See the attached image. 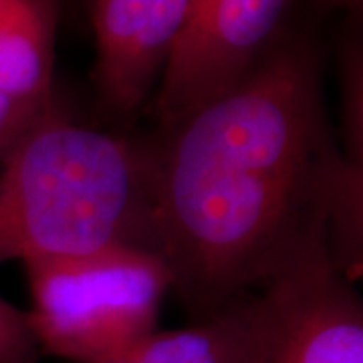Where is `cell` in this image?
<instances>
[{"label": "cell", "mask_w": 363, "mask_h": 363, "mask_svg": "<svg viewBox=\"0 0 363 363\" xmlns=\"http://www.w3.org/2000/svg\"><path fill=\"white\" fill-rule=\"evenodd\" d=\"M362 166L333 142L319 51L283 30L220 95L152 145L145 248L202 319L329 245L355 279Z\"/></svg>", "instance_id": "cell-1"}, {"label": "cell", "mask_w": 363, "mask_h": 363, "mask_svg": "<svg viewBox=\"0 0 363 363\" xmlns=\"http://www.w3.org/2000/svg\"><path fill=\"white\" fill-rule=\"evenodd\" d=\"M39 359L40 351L26 311L0 297V363H39Z\"/></svg>", "instance_id": "cell-9"}, {"label": "cell", "mask_w": 363, "mask_h": 363, "mask_svg": "<svg viewBox=\"0 0 363 363\" xmlns=\"http://www.w3.org/2000/svg\"><path fill=\"white\" fill-rule=\"evenodd\" d=\"M325 2H331V4H350V6L359 4V0H325Z\"/></svg>", "instance_id": "cell-11"}, {"label": "cell", "mask_w": 363, "mask_h": 363, "mask_svg": "<svg viewBox=\"0 0 363 363\" xmlns=\"http://www.w3.org/2000/svg\"><path fill=\"white\" fill-rule=\"evenodd\" d=\"M277 319L279 297L269 285L188 327L156 329L99 363H257Z\"/></svg>", "instance_id": "cell-7"}, {"label": "cell", "mask_w": 363, "mask_h": 363, "mask_svg": "<svg viewBox=\"0 0 363 363\" xmlns=\"http://www.w3.org/2000/svg\"><path fill=\"white\" fill-rule=\"evenodd\" d=\"M269 285L279 297V319L257 363H363L362 298L329 245L313 248Z\"/></svg>", "instance_id": "cell-5"}, {"label": "cell", "mask_w": 363, "mask_h": 363, "mask_svg": "<svg viewBox=\"0 0 363 363\" xmlns=\"http://www.w3.org/2000/svg\"><path fill=\"white\" fill-rule=\"evenodd\" d=\"M291 0H208L186 23L157 83L166 130L234 85L285 30Z\"/></svg>", "instance_id": "cell-4"}, {"label": "cell", "mask_w": 363, "mask_h": 363, "mask_svg": "<svg viewBox=\"0 0 363 363\" xmlns=\"http://www.w3.org/2000/svg\"><path fill=\"white\" fill-rule=\"evenodd\" d=\"M55 0H0V93L51 99Z\"/></svg>", "instance_id": "cell-8"}, {"label": "cell", "mask_w": 363, "mask_h": 363, "mask_svg": "<svg viewBox=\"0 0 363 363\" xmlns=\"http://www.w3.org/2000/svg\"><path fill=\"white\" fill-rule=\"evenodd\" d=\"M40 355L99 363L157 329L172 274L154 250L107 247L23 262Z\"/></svg>", "instance_id": "cell-3"}, {"label": "cell", "mask_w": 363, "mask_h": 363, "mask_svg": "<svg viewBox=\"0 0 363 363\" xmlns=\"http://www.w3.org/2000/svg\"><path fill=\"white\" fill-rule=\"evenodd\" d=\"M51 107V99H16L0 93V157Z\"/></svg>", "instance_id": "cell-10"}, {"label": "cell", "mask_w": 363, "mask_h": 363, "mask_svg": "<svg viewBox=\"0 0 363 363\" xmlns=\"http://www.w3.org/2000/svg\"><path fill=\"white\" fill-rule=\"evenodd\" d=\"M190 0H89L95 85L113 116H130L157 87L188 18Z\"/></svg>", "instance_id": "cell-6"}, {"label": "cell", "mask_w": 363, "mask_h": 363, "mask_svg": "<svg viewBox=\"0 0 363 363\" xmlns=\"http://www.w3.org/2000/svg\"><path fill=\"white\" fill-rule=\"evenodd\" d=\"M152 145L49 109L0 157V264L145 247Z\"/></svg>", "instance_id": "cell-2"}]
</instances>
